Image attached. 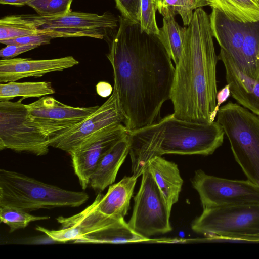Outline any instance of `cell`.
Instances as JSON below:
<instances>
[{"label":"cell","mask_w":259,"mask_h":259,"mask_svg":"<svg viewBox=\"0 0 259 259\" xmlns=\"http://www.w3.org/2000/svg\"><path fill=\"white\" fill-rule=\"evenodd\" d=\"M128 133L123 123L111 125L97 133L69 153L72 165L81 187L86 189L101 157Z\"/></svg>","instance_id":"13"},{"label":"cell","mask_w":259,"mask_h":259,"mask_svg":"<svg viewBox=\"0 0 259 259\" xmlns=\"http://www.w3.org/2000/svg\"><path fill=\"white\" fill-rule=\"evenodd\" d=\"M128 135L115 143L100 159L90 180V186L100 193L112 185L130 151Z\"/></svg>","instance_id":"18"},{"label":"cell","mask_w":259,"mask_h":259,"mask_svg":"<svg viewBox=\"0 0 259 259\" xmlns=\"http://www.w3.org/2000/svg\"><path fill=\"white\" fill-rule=\"evenodd\" d=\"M84 192H76L47 184L16 171L0 170V207L27 212L39 209L78 207L88 200Z\"/></svg>","instance_id":"4"},{"label":"cell","mask_w":259,"mask_h":259,"mask_svg":"<svg viewBox=\"0 0 259 259\" xmlns=\"http://www.w3.org/2000/svg\"><path fill=\"white\" fill-rule=\"evenodd\" d=\"M50 218L48 216L33 215L17 208L0 207V221L9 227L10 232L25 228L31 222L47 220Z\"/></svg>","instance_id":"27"},{"label":"cell","mask_w":259,"mask_h":259,"mask_svg":"<svg viewBox=\"0 0 259 259\" xmlns=\"http://www.w3.org/2000/svg\"><path fill=\"white\" fill-rule=\"evenodd\" d=\"M33 0H0L2 5H10L18 6H22L26 5Z\"/></svg>","instance_id":"36"},{"label":"cell","mask_w":259,"mask_h":259,"mask_svg":"<svg viewBox=\"0 0 259 259\" xmlns=\"http://www.w3.org/2000/svg\"><path fill=\"white\" fill-rule=\"evenodd\" d=\"M147 166L171 210L173 205L178 201L183 184L177 165L157 156L148 161Z\"/></svg>","instance_id":"19"},{"label":"cell","mask_w":259,"mask_h":259,"mask_svg":"<svg viewBox=\"0 0 259 259\" xmlns=\"http://www.w3.org/2000/svg\"><path fill=\"white\" fill-rule=\"evenodd\" d=\"M55 90L51 83L40 82H10L0 84V101H10L21 97L20 100L30 97L41 98L54 94Z\"/></svg>","instance_id":"23"},{"label":"cell","mask_w":259,"mask_h":259,"mask_svg":"<svg viewBox=\"0 0 259 259\" xmlns=\"http://www.w3.org/2000/svg\"><path fill=\"white\" fill-rule=\"evenodd\" d=\"M218 59L223 62L231 95L242 106L259 116V81L243 72L232 57L220 50Z\"/></svg>","instance_id":"17"},{"label":"cell","mask_w":259,"mask_h":259,"mask_svg":"<svg viewBox=\"0 0 259 259\" xmlns=\"http://www.w3.org/2000/svg\"><path fill=\"white\" fill-rule=\"evenodd\" d=\"M230 95V90L228 84H227L221 90L218 91L216 96V106L210 117L211 122L214 121L215 118L217 116L218 112L220 108L221 105L225 102Z\"/></svg>","instance_id":"34"},{"label":"cell","mask_w":259,"mask_h":259,"mask_svg":"<svg viewBox=\"0 0 259 259\" xmlns=\"http://www.w3.org/2000/svg\"><path fill=\"white\" fill-rule=\"evenodd\" d=\"M137 178L133 175L125 176L118 183L110 185L105 195L101 194L98 210L108 216L124 218L130 208Z\"/></svg>","instance_id":"20"},{"label":"cell","mask_w":259,"mask_h":259,"mask_svg":"<svg viewBox=\"0 0 259 259\" xmlns=\"http://www.w3.org/2000/svg\"><path fill=\"white\" fill-rule=\"evenodd\" d=\"M210 6L241 22H259V0H210Z\"/></svg>","instance_id":"22"},{"label":"cell","mask_w":259,"mask_h":259,"mask_svg":"<svg viewBox=\"0 0 259 259\" xmlns=\"http://www.w3.org/2000/svg\"><path fill=\"white\" fill-rule=\"evenodd\" d=\"M179 14L183 24L188 26L192 19L193 10L203 6H209L210 0H179Z\"/></svg>","instance_id":"31"},{"label":"cell","mask_w":259,"mask_h":259,"mask_svg":"<svg viewBox=\"0 0 259 259\" xmlns=\"http://www.w3.org/2000/svg\"><path fill=\"white\" fill-rule=\"evenodd\" d=\"M39 33L34 23L24 15H9L0 19V41Z\"/></svg>","instance_id":"26"},{"label":"cell","mask_w":259,"mask_h":259,"mask_svg":"<svg viewBox=\"0 0 259 259\" xmlns=\"http://www.w3.org/2000/svg\"><path fill=\"white\" fill-rule=\"evenodd\" d=\"M26 106L31 124L42 132L49 141L80 123L99 107H73L48 96Z\"/></svg>","instance_id":"11"},{"label":"cell","mask_w":259,"mask_h":259,"mask_svg":"<svg viewBox=\"0 0 259 259\" xmlns=\"http://www.w3.org/2000/svg\"><path fill=\"white\" fill-rule=\"evenodd\" d=\"M97 93L102 97H107L110 96L113 91L111 85L106 81H100L96 85Z\"/></svg>","instance_id":"35"},{"label":"cell","mask_w":259,"mask_h":259,"mask_svg":"<svg viewBox=\"0 0 259 259\" xmlns=\"http://www.w3.org/2000/svg\"><path fill=\"white\" fill-rule=\"evenodd\" d=\"M243 72L259 81V22L250 23L241 50Z\"/></svg>","instance_id":"25"},{"label":"cell","mask_w":259,"mask_h":259,"mask_svg":"<svg viewBox=\"0 0 259 259\" xmlns=\"http://www.w3.org/2000/svg\"><path fill=\"white\" fill-rule=\"evenodd\" d=\"M209 16L195 10L187 28L183 48L175 72L170 99L179 119L209 123L216 106L218 59Z\"/></svg>","instance_id":"2"},{"label":"cell","mask_w":259,"mask_h":259,"mask_svg":"<svg viewBox=\"0 0 259 259\" xmlns=\"http://www.w3.org/2000/svg\"><path fill=\"white\" fill-rule=\"evenodd\" d=\"M116 91L87 118L64 134L50 140V146L69 154L77 149L86 140L111 125L124 123Z\"/></svg>","instance_id":"12"},{"label":"cell","mask_w":259,"mask_h":259,"mask_svg":"<svg viewBox=\"0 0 259 259\" xmlns=\"http://www.w3.org/2000/svg\"><path fill=\"white\" fill-rule=\"evenodd\" d=\"M24 16L34 23L39 33L52 39L88 37L105 38L108 41L110 38L109 32L116 28L119 24V18L109 12L99 15L71 10L61 15Z\"/></svg>","instance_id":"7"},{"label":"cell","mask_w":259,"mask_h":259,"mask_svg":"<svg viewBox=\"0 0 259 259\" xmlns=\"http://www.w3.org/2000/svg\"><path fill=\"white\" fill-rule=\"evenodd\" d=\"M156 8L153 0H142L141 5V30L148 34L158 35V27L155 16Z\"/></svg>","instance_id":"29"},{"label":"cell","mask_w":259,"mask_h":259,"mask_svg":"<svg viewBox=\"0 0 259 259\" xmlns=\"http://www.w3.org/2000/svg\"><path fill=\"white\" fill-rule=\"evenodd\" d=\"M52 38L44 34H30L16 38L0 41V42L6 45H48L50 43Z\"/></svg>","instance_id":"32"},{"label":"cell","mask_w":259,"mask_h":259,"mask_svg":"<svg viewBox=\"0 0 259 259\" xmlns=\"http://www.w3.org/2000/svg\"><path fill=\"white\" fill-rule=\"evenodd\" d=\"M151 240L137 234L131 229L125 220L85 235L75 241L82 243H125L147 242Z\"/></svg>","instance_id":"21"},{"label":"cell","mask_w":259,"mask_h":259,"mask_svg":"<svg viewBox=\"0 0 259 259\" xmlns=\"http://www.w3.org/2000/svg\"><path fill=\"white\" fill-rule=\"evenodd\" d=\"M119 27L108 41L107 57L114 87L128 132L156 121L170 99L175 67L157 35L141 30L140 24L119 16Z\"/></svg>","instance_id":"1"},{"label":"cell","mask_w":259,"mask_h":259,"mask_svg":"<svg viewBox=\"0 0 259 259\" xmlns=\"http://www.w3.org/2000/svg\"><path fill=\"white\" fill-rule=\"evenodd\" d=\"M100 196L101 193H98L93 202L80 212L69 217L57 218L61 229L49 230L37 226L36 229L54 241H75L82 236L124 221V218L108 216L98 210L97 206Z\"/></svg>","instance_id":"14"},{"label":"cell","mask_w":259,"mask_h":259,"mask_svg":"<svg viewBox=\"0 0 259 259\" xmlns=\"http://www.w3.org/2000/svg\"><path fill=\"white\" fill-rule=\"evenodd\" d=\"M187 28L179 25L175 16L163 17V26L159 28L158 37L176 65L181 56Z\"/></svg>","instance_id":"24"},{"label":"cell","mask_w":259,"mask_h":259,"mask_svg":"<svg viewBox=\"0 0 259 259\" xmlns=\"http://www.w3.org/2000/svg\"><path fill=\"white\" fill-rule=\"evenodd\" d=\"M49 147L47 137L31 124L26 104L20 100L0 101L1 150L43 156L49 152Z\"/></svg>","instance_id":"8"},{"label":"cell","mask_w":259,"mask_h":259,"mask_svg":"<svg viewBox=\"0 0 259 259\" xmlns=\"http://www.w3.org/2000/svg\"><path fill=\"white\" fill-rule=\"evenodd\" d=\"M209 19L213 36L220 46V50L230 56L243 72L241 50L250 23L232 19L215 8H212Z\"/></svg>","instance_id":"16"},{"label":"cell","mask_w":259,"mask_h":259,"mask_svg":"<svg viewBox=\"0 0 259 259\" xmlns=\"http://www.w3.org/2000/svg\"><path fill=\"white\" fill-rule=\"evenodd\" d=\"M156 10L160 12L164 0H153Z\"/></svg>","instance_id":"37"},{"label":"cell","mask_w":259,"mask_h":259,"mask_svg":"<svg viewBox=\"0 0 259 259\" xmlns=\"http://www.w3.org/2000/svg\"><path fill=\"white\" fill-rule=\"evenodd\" d=\"M203 208L259 204V186L247 180H230L195 171L191 181Z\"/></svg>","instance_id":"10"},{"label":"cell","mask_w":259,"mask_h":259,"mask_svg":"<svg viewBox=\"0 0 259 259\" xmlns=\"http://www.w3.org/2000/svg\"><path fill=\"white\" fill-rule=\"evenodd\" d=\"M37 45H8L0 50V56L3 59H10L22 53L37 48Z\"/></svg>","instance_id":"33"},{"label":"cell","mask_w":259,"mask_h":259,"mask_svg":"<svg viewBox=\"0 0 259 259\" xmlns=\"http://www.w3.org/2000/svg\"><path fill=\"white\" fill-rule=\"evenodd\" d=\"M133 213L127 223L137 234L146 238L170 232L171 210L147 165L140 187L134 198Z\"/></svg>","instance_id":"9"},{"label":"cell","mask_w":259,"mask_h":259,"mask_svg":"<svg viewBox=\"0 0 259 259\" xmlns=\"http://www.w3.org/2000/svg\"><path fill=\"white\" fill-rule=\"evenodd\" d=\"M78 64V61L72 56L42 60L22 58L1 59L0 83L15 82L30 77H41L49 73L62 71Z\"/></svg>","instance_id":"15"},{"label":"cell","mask_w":259,"mask_h":259,"mask_svg":"<svg viewBox=\"0 0 259 259\" xmlns=\"http://www.w3.org/2000/svg\"><path fill=\"white\" fill-rule=\"evenodd\" d=\"M142 0H115L116 7L121 16L133 22L140 24Z\"/></svg>","instance_id":"30"},{"label":"cell","mask_w":259,"mask_h":259,"mask_svg":"<svg viewBox=\"0 0 259 259\" xmlns=\"http://www.w3.org/2000/svg\"><path fill=\"white\" fill-rule=\"evenodd\" d=\"M225 132L216 121L194 122L169 114L142 128L128 132L133 175H142L148 161L164 154H212L223 144Z\"/></svg>","instance_id":"3"},{"label":"cell","mask_w":259,"mask_h":259,"mask_svg":"<svg viewBox=\"0 0 259 259\" xmlns=\"http://www.w3.org/2000/svg\"><path fill=\"white\" fill-rule=\"evenodd\" d=\"M73 0H33L28 6L33 9L40 15H65L71 10Z\"/></svg>","instance_id":"28"},{"label":"cell","mask_w":259,"mask_h":259,"mask_svg":"<svg viewBox=\"0 0 259 259\" xmlns=\"http://www.w3.org/2000/svg\"><path fill=\"white\" fill-rule=\"evenodd\" d=\"M217 116L235 160L247 180L259 186V116L232 102L220 107Z\"/></svg>","instance_id":"5"},{"label":"cell","mask_w":259,"mask_h":259,"mask_svg":"<svg viewBox=\"0 0 259 259\" xmlns=\"http://www.w3.org/2000/svg\"><path fill=\"white\" fill-rule=\"evenodd\" d=\"M191 228L197 233L233 242L259 243V204L204 208Z\"/></svg>","instance_id":"6"}]
</instances>
